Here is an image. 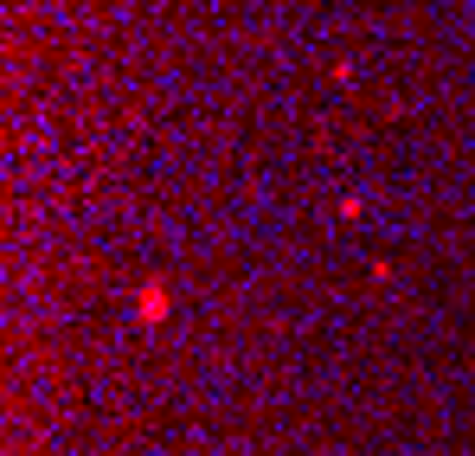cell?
<instances>
[{
	"mask_svg": "<svg viewBox=\"0 0 475 456\" xmlns=\"http://www.w3.org/2000/svg\"><path fill=\"white\" fill-rule=\"evenodd\" d=\"M142 315H148V321L167 315V289H142Z\"/></svg>",
	"mask_w": 475,
	"mask_h": 456,
	"instance_id": "6da1fadb",
	"label": "cell"
}]
</instances>
